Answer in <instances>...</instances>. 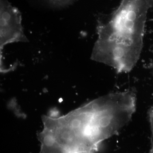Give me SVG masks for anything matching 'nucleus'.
<instances>
[{
  "label": "nucleus",
  "instance_id": "obj_1",
  "mask_svg": "<svg viewBox=\"0 0 153 153\" xmlns=\"http://www.w3.org/2000/svg\"><path fill=\"white\" fill-rule=\"evenodd\" d=\"M39 153H95L117 133L114 114L101 97L59 117H42Z\"/></svg>",
  "mask_w": 153,
  "mask_h": 153
},
{
  "label": "nucleus",
  "instance_id": "obj_3",
  "mask_svg": "<svg viewBox=\"0 0 153 153\" xmlns=\"http://www.w3.org/2000/svg\"><path fill=\"white\" fill-rule=\"evenodd\" d=\"M0 24L1 49L8 44L28 41L23 31L21 15L7 4L1 6Z\"/></svg>",
  "mask_w": 153,
  "mask_h": 153
},
{
  "label": "nucleus",
  "instance_id": "obj_4",
  "mask_svg": "<svg viewBox=\"0 0 153 153\" xmlns=\"http://www.w3.org/2000/svg\"><path fill=\"white\" fill-rule=\"evenodd\" d=\"M151 8H153V0H147Z\"/></svg>",
  "mask_w": 153,
  "mask_h": 153
},
{
  "label": "nucleus",
  "instance_id": "obj_2",
  "mask_svg": "<svg viewBox=\"0 0 153 153\" xmlns=\"http://www.w3.org/2000/svg\"><path fill=\"white\" fill-rule=\"evenodd\" d=\"M150 8L147 0H122L116 10L98 22L91 59L119 73L131 71L141 53Z\"/></svg>",
  "mask_w": 153,
  "mask_h": 153
}]
</instances>
